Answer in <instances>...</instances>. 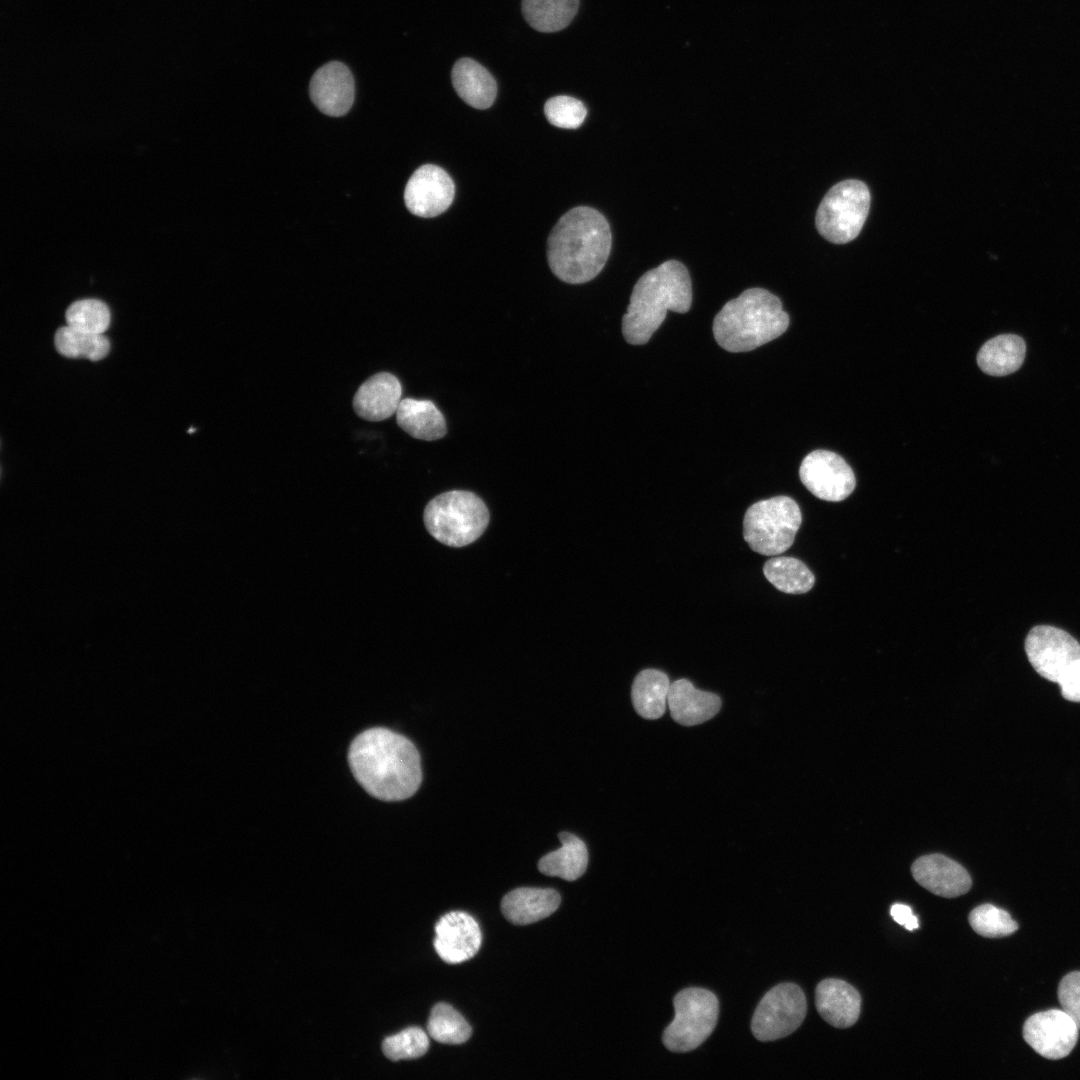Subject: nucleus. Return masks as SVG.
Returning <instances> with one entry per match:
<instances>
[{
	"label": "nucleus",
	"instance_id": "obj_17",
	"mask_svg": "<svg viewBox=\"0 0 1080 1080\" xmlns=\"http://www.w3.org/2000/svg\"><path fill=\"white\" fill-rule=\"evenodd\" d=\"M402 386L391 373L380 372L363 382L353 398L356 414L368 421H382L396 413Z\"/></svg>",
	"mask_w": 1080,
	"mask_h": 1080
},
{
	"label": "nucleus",
	"instance_id": "obj_14",
	"mask_svg": "<svg viewBox=\"0 0 1080 1080\" xmlns=\"http://www.w3.org/2000/svg\"><path fill=\"white\" fill-rule=\"evenodd\" d=\"M482 943V933L477 921L463 911L443 915L435 925L434 948L439 957L449 964H458L473 958Z\"/></svg>",
	"mask_w": 1080,
	"mask_h": 1080
},
{
	"label": "nucleus",
	"instance_id": "obj_2",
	"mask_svg": "<svg viewBox=\"0 0 1080 1080\" xmlns=\"http://www.w3.org/2000/svg\"><path fill=\"white\" fill-rule=\"evenodd\" d=\"M612 235L606 218L596 209L578 206L555 224L547 240L548 264L569 284L595 278L610 254Z\"/></svg>",
	"mask_w": 1080,
	"mask_h": 1080
},
{
	"label": "nucleus",
	"instance_id": "obj_26",
	"mask_svg": "<svg viewBox=\"0 0 1080 1080\" xmlns=\"http://www.w3.org/2000/svg\"><path fill=\"white\" fill-rule=\"evenodd\" d=\"M579 0H522V13L527 23L539 32H557L567 27L575 17Z\"/></svg>",
	"mask_w": 1080,
	"mask_h": 1080
},
{
	"label": "nucleus",
	"instance_id": "obj_24",
	"mask_svg": "<svg viewBox=\"0 0 1080 1080\" xmlns=\"http://www.w3.org/2000/svg\"><path fill=\"white\" fill-rule=\"evenodd\" d=\"M561 847L544 855L538 862V870L547 876L560 877L573 881L581 877L588 864V850L585 843L570 832L558 834Z\"/></svg>",
	"mask_w": 1080,
	"mask_h": 1080
},
{
	"label": "nucleus",
	"instance_id": "obj_3",
	"mask_svg": "<svg viewBox=\"0 0 1080 1080\" xmlns=\"http://www.w3.org/2000/svg\"><path fill=\"white\" fill-rule=\"evenodd\" d=\"M692 303V283L687 268L668 260L645 272L633 287L622 333L633 345L649 341L668 311L685 313Z\"/></svg>",
	"mask_w": 1080,
	"mask_h": 1080
},
{
	"label": "nucleus",
	"instance_id": "obj_7",
	"mask_svg": "<svg viewBox=\"0 0 1080 1080\" xmlns=\"http://www.w3.org/2000/svg\"><path fill=\"white\" fill-rule=\"evenodd\" d=\"M871 195L867 185L848 179L832 186L820 202L815 225L819 234L834 244L854 240L867 219Z\"/></svg>",
	"mask_w": 1080,
	"mask_h": 1080
},
{
	"label": "nucleus",
	"instance_id": "obj_6",
	"mask_svg": "<svg viewBox=\"0 0 1080 1080\" xmlns=\"http://www.w3.org/2000/svg\"><path fill=\"white\" fill-rule=\"evenodd\" d=\"M798 504L788 496H776L752 504L743 519V537L761 555L775 556L788 550L800 528Z\"/></svg>",
	"mask_w": 1080,
	"mask_h": 1080
},
{
	"label": "nucleus",
	"instance_id": "obj_18",
	"mask_svg": "<svg viewBox=\"0 0 1080 1080\" xmlns=\"http://www.w3.org/2000/svg\"><path fill=\"white\" fill-rule=\"evenodd\" d=\"M815 1005L820 1016L836 1028L851 1027L859 1018L861 996L849 983L824 979L816 987Z\"/></svg>",
	"mask_w": 1080,
	"mask_h": 1080
},
{
	"label": "nucleus",
	"instance_id": "obj_31",
	"mask_svg": "<svg viewBox=\"0 0 1080 1080\" xmlns=\"http://www.w3.org/2000/svg\"><path fill=\"white\" fill-rule=\"evenodd\" d=\"M968 921L977 934L988 938L1008 936L1018 929V924L1007 911L989 903L974 908Z\"/></svg>",
	"mask_w": 1080,
	"mask_h": 1080
},
{
	"label": "nucleus",
	"instance_id": "obj_36",
	"mask_svg": "<svg viewBox=\"0 0 1080 1080\" xmlns=\"http://www.w3.org/2000/svg\"><path fill=\"white\" fill-rule=\"evenodd\" d=\"M890 914L895 922L904 926L909 931L919 927L918 918L913 914L912 909L908 905L895 903L890 908Z\"/></svg>",
	"mask_w": 1080,
	"mask_h": 1080
},
{
	"label": "nucleus",
	"instance_id": "obj_27",
	"mask_svg": "<svg viewBox=\"0 0 1080 1080\" xmlns=\"http://www.w3.org/2000/svg\"><path fill=\"white\" fill-rule=\"evenodd\" d=\"M763 573L774 587L789 594L806 593L815 583L811 570L801 560L793 557L769 559L764 564Z\"/></svg>",
	"mask_w": 1080,
	"mask_h": 1080
},
{
	"label": "nucleus",
	"instance_id": "obj_22",
	"mask_svg": "<svg viewBox=\"0 0 1080 1080\" xmlns=\"http://www.w3.org/2000/svg\"><path fill=\"white\" fill-rule=\"evenodd\" d=\"M398 426L416 439L433 441L445 436L446 421L430 400L402 399L396 411Z\"/></svg>",
	"mask_w": 1080,
	"mask_h": 1080
},
{
	"label": "nucleus",
	"instance_id": "obj_29",
	"mask_svg": "<svg viewBox=\"0 0 1080 1080\" xmlns=\"http://www.w3.org/2000/svg\"><path fill=\"white\" fill-rule=\"evenodd\" d=\"M427 1029L434 1040L450 1045L462 1044L472 1034L464 1017L446 1003H438L432 1008Z\"/></svg>",
	"mask_w": 1080,
	"mask_h": 1080
},
{
	"label": "nucleus",
	"instance_id": "obj_23",
	"mask_svg": "<svg viewBox=\"0 0 1080 1080\" xmlns=\"http://www.w3.org/2000/svg\"><path fill=\"white\" fill-rule=\"evenodd\" d=\"M1025 355L1023 338L1015 334H1002L982 345L977 354V364L988 375L1006 376L1022 366Z\"/></svg>",
	"mask_w": 1080,
	"mask_h": 1080
},
{
	"label": "nucleus",
	"instance_id": "obj_10",
	"mask_svg": "<svg viewBox=\"0 0 1080 1080\" xmlns=\"http://www.w3.org/2000/svg\"><path fill=\"white\" fill-rule=\"evenodd\" d=\"M1025 651L1035 671L1058 683L1080 658V644L1066 631L1047 625L1035 626L1025 640Z\"/></svg>",
	"mask_w": 1080,
	"mask_h": 1080
},
{
	"label": "nucleus",
	"instance_id": "obj_16",
	"mask_svg": "<svg viewBox=\"0 0 1080 1080\" xmlns=\"http://www.w3.org/2000/svg\"><path fill=\"white\" fill-rule=\"evenodd\" d=\"M911 872L918 884L944 898L963 895L972 886L968 871L942 854L934 853L917 858L911 866Z\"/></svg>",
	"mask_w": 1080,
	"mask_h": 1080
},
{
	"label": "nucleus",
	"instance_id": "obj_11",
	"mask_svg": "<svg viewBox=\"0 0 1080 1080\" xmlns=\"http://www.w3.org/2000/svg\"><path fill=\"white\" fill-rule=\"evenodd\" d=\"M799 476L814 496L830 502L846 499L856 485L855 475L848 463L828 450L809 453L800 465Z\"/></svg>",
	"mask_w": 1080,
	"mask_h": 1080
},
{
	"label": "nucleus",
	"instance_id": "obj_32",
	"mask_svg": "<svg viewBox=\"0 0 1080 1080\" xmlns=\"http://www.w3.org/2000/svg\"><path fill=\"white\" fill-rule=\"evenodd\" d=\"M428 1048L429 1039L418 1027H410L389 1036L382 1044L383 1053L392 1061L419 1058L427 1052Z\"/></svg>",
	"mask_w": 1080,
	"mask_h": 1080
},
{
	"label": "nucleus",
	"instance_id": "obj_4",
	"mask_svg": "<svg viewBox=\"0 0 1080 1080\" xmlns=\"http://www.w3.org/2000/svg\"><path fill=\"white\" fill-rule=\"evenodd\" d=\"M789 326L781 300L763 288H749L728 301L713 321L718 345L729 352H747L778 338Z\"/></svg>",
	"mask_w": 1080,
	"mask_h": 1080
},
{
	"label": "nucleus",
	"instance_id": "obj_19",
	"mask_svg": "<svg viewBox=\"0 0 1080 1080\" xmlns=\"http://www.w3.org/2000/svg\"><path fill=\"white\" fill-rule=\"evenodd\" d=\"M667 703L673 720L684 726L706 722L721 707L718 695L697 689L687 679L676 680L670 685Z\"/></svg>",
	"mask_w": 1080,
	"mask_h": 1080
},
{
	"label": "nucleus",
	"instance_id": "obj_28",
	"mask_svg": "<svg viewBox=\"0 0 1080 1080\" xmlns=\"http://www.w3.org/2000/svg\"><path fill=\"white\" fill-rule=\"evenodd\" d=\"M54 343L57 351L68 358L98 361L110 351V341L104 334L90 333L68 325L56 331Z\"/></svg>",
	"mask_w": 1080,
	"mask_h": 1080
},
{
	"label": "nucleus",
	"instance_id": "obj_13",
	"mask_svg": "<svg viewBox=\"0 0 1080 1080\" xmlns=\"http://www.w3.org/2000/svg\"><path fill=\"white\" fill-rule=\"evenodd\" d=\"M455 185L441 167L425 164L414 171L404 190V202L414 215L435 217L445 212L453 202Z\"/></svg>",
	"mask_w": 1080,
	"mask_h": 1080
},
{
	"label": "nucleus",
	"instance_id": "obj_34",
	"mask_svg": "<svg viewBox=\"0 0 1080 1080\" xmlns=\"http://www.w3.org/2000/svg\"><path fill=\"white\" fill-rule=\"evenodd\" d=\"M1058 999L1080 1030V971L1065 975L1058 986Z\"/></svg>",
	"mask_w": 1080,
	"mask_h": 1080
},
{
	"label": "nucleus",
	"instance_id": "obj_15",
	"mask_svg": "<svg viewBox=\"0 0 1080 1080\" xmlns=\"http://www.w3.org/2000/svg\"><path fill=\"white\" fill-rule=\"evenodd\" d=\"M309 93L312 102L322 113L332 117L345 115L355 95L350 69L339 61L324 64L313 74Z\"/></svg>",
	"mask_w": 1080,
	"mask_h": 1080
},
{
	"label": "nucleus",
	"instance_id": "obj_12",
	"mask_svg": "<svg viewBox=\"0 0 1080 1080\" xmlns=\"http://www.w3.org/2000/svg\"><path fill=\"white\" fill-rule=\"evenodd\" d=\"M1079 1036L1074 1020L1060 1009L1038 1012L1023 1025L1024 1040L1041 1056L1057 1060L1070 1054Z\"/></svg>",
	"mask_w": 1080,
	"mask_h": 1080
},
{
	"label": "nucleus",
	"instance_id": "obj_20",
	"mask_svg": "<svg viewBox=\"0 0 1080 1080\" xmlns=\"http://www.w3.org/2000/svg\"><path fill=\"white\" fill-rule=\"evenodd\" d=\"M561 897L550 888L521 887L507 893L501 901L504 917L515 925H528L553 914Z\"/></svg>",
	"mask_w": 1080,
	"mask_h": 1080
},
{
	"label": "nucleus",
	"instance_id": "obj_30",
	"mask_svg": "<svg viewBox=\"0 0 1080 1080\" xmlns=\"http://www.w3.org/2000/svg\"><path fill=\"white\" fill-rule=\"evenodd\" d=\"M68 326L78 330L104 334L110 324L108 306L97 299H82L72 303L65 314Z\"/></svg>",
	"mask_w": 1080,
	"mask_h": 1080
},
{
	"label": "nucleus",
	"instance_id": "obj_8",
	"mask_svg": "<svg viewBox=\"0 0 1080 1080\" xmlns=\"http://www.w3.org/2000/svg\"><path fill=\"white\" fill-rule=\"evenodd\" d=\"M675 1018L663 1033V1044L672 1052H688L700 1046L714 1030L719 1002L704 988L690 987L674 997Z\"/></svg>",
	"mask_w": 1080,
	"mask_h": 1080
},
{
	"label": "nucleus",
	"instance_id": "obj_5",
	"mask_svg": "<svg viewBox=\"0 0 1080 1080\" xmlns=\"http://www.w3.org/2000/svg\"><path fill=\"white\" fill-rule=\"evenodd\" d=\"M489 522L488 509L476 494L452 490L433 498L424 510L428 532L439 542L462 547L476 541Z\"/></svg>",
	"mask_w": 1080,
	"mask_h": 1080
},
{
	"label": "nucleus",
	"instance_id": "obj_25",
	"mask_svg": "<svg viewBox=\"0 0 1080 1080\" xmlns=\"http://www.w3.org/2000/svg\"><path fill=\"white\" fill-rule=\"evenodd\" d=\"M668 676L656 669L642 670L635 677L631 699L636 712L645 719H658L665 710L670 689Z\"/></svg>",
	"mask_w": 1080,
	"mask_h": 1080
},
{
	"label": "nucleus",
	"instance_id": "obj_35",
	"mask_svg": "<svg viewBox=\"0 0 1080 1080\" xmlns=\"http://www.w3.org/2000/svg\"><path fill=\"white\" fill-rule=\"evenodd\" d=\"M1062 696L1072 702H1080V658L1058 682Z\"/></svg>",
	"mask_w": 1080,
	"mask_h": 1080
},
{
	"label": "nucleus",
	"instance_id": "obj_21",
	"mask_svg": "<svg viewBox=\"0 0 1080 1080\" xmlns=\"http://www.w3.org/2000/svg\"><path fill=\"white\" fill-rule=\"evenodd\" d=\"M451 80L458 96L476 109H487L495 101L497 84L491 73L471 58H461L452 68Z\"/></svg>",
	"mask_w": 1080,
	"mask_h": 1080
},
{
	"label": "nucleus",
	"instance_id": "obj_9",
	"mask_svg": "<svg viewBox=\"0 0 1080 1080\" xmlns=\"http://www.w3.org/2000/svg\"><path fill=\"white\" fill-rule=\"evenodd\" d=\"M806 997L794 983H781L770 989L758 1003L751 1029L760 1041H774L793 1033L805 1019Z\"/></svg>",
	"mask_w": 1080,
	"mask_h": 1080
},
{
	"label": "nucleus",
	"instance_id": "obj_33",
	"mask_svg": "<svg viewBox=\"0 0 1080 1080\" xmlns=\"http://www.w3.org/2000/svg\"><path fill=\"white\" fill-rule=\"evenodd\" d=\"M544 114L555 127L576 129L584 122L587 109L583 102L574 97L558 95L546 101Z\"/></svg>",
	"mask_w": 1080,
	"mask_h": 1080
},
{
	"label": "nucleus",
	"instance_id": "obj_1",
	"mask_svg": "<svg viewBox=\"0 0 1080 1080\" xmlns=\"http://www.w3.org/2000/svg\"><path fill=\"white\" fill-rule=\"evenodd\" d=\"M348 763L358 783L373 797L400 801L422 783L420 754L408 738L387 728H371L352 741Z\"/></svg>",
	"mask_w": 1080,
	"mask_h": 1080
}]
</instances>
